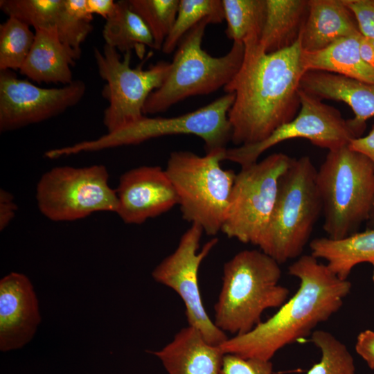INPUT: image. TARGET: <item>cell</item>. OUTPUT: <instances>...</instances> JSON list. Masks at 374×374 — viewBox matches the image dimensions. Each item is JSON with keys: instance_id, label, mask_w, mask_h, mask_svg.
Masks as SVG:
<instances>
[{"instance_id": "1", "label": "cell", "mask_w": 374, "mask_h": 374, "mask_svg": "<svg viewBox=\"0 0 374 374\" xmlns=\"http://www.w3.org/2000/svg\"><path fill=\"white\" fill-rule=\"evenodd\" d=\"M301 54L300 37L290 47L270 53L259 42L244 44L242 65L223 88L226 93L235 94L228 113L235 145L260 142L296 117L305 72Z\"/></svg>"}, {"instance_id": "2", "label": "cell", "mask_w": 374, "mask_h": 374, "mask_svg": "<svg viewBox=\"0 0 374 374\" xmlns=\"http://www.w3.org/2000/svg\"><path fill=\"white\" fill-rule=\"evenodd\" d=\"M299 287L271 317L244 335L220 345L224 353L271 361L285 346L312 334L317 326L339 311L351 283L335 275L312 255L301 256L288 267Z\"/></svg>"}, {"instance_id": "3", "label": "cell", "mask_w": 374, "mask_h": 374, "mask_svg": "<svg viewBox=\"0 0 374 374\" xmlns=\"http://www.w3.org/2000/svg\"><path fill=\"white\" fill-rule=\"evenodd\" d=\"M280 264L260 249L235 254L223 267L222 283L214 305L215 326L233 336L251 331L263 312L279 308L289 290L280 285Z\"/></svg>"}, {"instance_id": "4", "label": "cell", "mask_w": 374, "mask_h": 374, "mask_svg": "<svg viewBox=\"0 0 374 374\" xmlns=\"http://www.w3.org/2000/svg\"><path fill=\"white\" fill-rule=\"evenodd\" d=\"M327 238L341 240L367 222L374 204V166L348 145L328 150L317 170Z\"/></svg>"}, {"instance_id": "5", "label": "cell", "mask_w": 374, "mask_h": 374, "mask_svg": "<svg viewBox=\"0 0 374 374\" xmlns=\"http://www.w3.org/2000/svg\"><path fill=\"white\" fill-rule=\"evenodd\" d=\"M311 159H293L280 177L276 204L257 247L280 265L301 256L321 213Z\"/></svg>"}, {"instance_id": "6", "label": "cell", "mask_w": 374, "mask_h": 374, "mask_svg": "<svg viewBox=\"0 0 374 374\" xmlns=\"http://www.w3.org/2000/svg\"><path fill=\"white\" fill-rule=\"evenodd\" d=\"M210 24L209 19L202 21L180 40L166 80L145 103L144 115L163 112L189 97L215 92L227 85L238 73L244 59V45L233 42L224 55L211 56L202 48Z\"/></svg>"}, {"instance_id": "7", "label": "cell", "mask_w": 374, "mask_h": 374, "mask_svg": "<svg viewBox=\"0 0 374 374\" xmlns=\"http://www.w3.org/2000/svg\"><path fill=\"white\" fill-rule=\"evenodd\" d=\"M226 149L203 157L175 151L165 169L177 192L183 218L199 224L211 236L221 231L236 177L233 170L221 166Z\"/></svg>"}, {"instance_id": "8", "label": "cell", "mask_w": 374, "mask_h": 374, "mask_svg": "<svg viewBox=\"0 0 374 374\" xmlns=\"http://www.w3.org/2000/svg\"><path fill=\"white\" fill-rule=\"evenodd\" d=\"M235 94L228 93L206 106L176 117L144 116L139 121L96 139L62 147L60 154L67 157L123 145H137L152 139L177 134H192L204 142L206 153L226 149L231 139L228 113Z\"/></svg>"}, {"instance_id": "9", "label": "cell", "mask_w": 374, "mask_h": 374, "mask_svg": "<svg viewBox=\"0 0 374 374\" xmlns=\"http://www.w3.org/2000/svg\"><path fill=\"white\" fill-rule=\"evenodd\" d=\"M35 198L41 213L53 222L78 220L96 212L116 213L118 205L102 164L51 168L39 179Z\"/></svg>"}, {"instance_id": "10", "label": "cell", "mask_w": 374, "mask_h": 374, "mask_svg": "<svg viewBox=\"0 0 374 374\" xmlns=\"http://www.w3.org/2000/svg\"><path fill=\"white\" fill-rule=\"evenodd\" d=\"M293 159L278 152L241 167L222 226L223 233L240 242L258 246L273 213L280 177Z\"/></svg>"}, {"instance_id": "11", "label": "cell", "mask_w": 374, "mask_h": 374, "mask_svg": "<svg viewBox=\"0 0 374 374\" xmlns=\"http://www.w3.org/2000/svg\"><path fill=\"white\" fill-rule=\"evenodd\" d=\"M94 59L100 78L106 82L103 97L108 102L103 122L107 132L131 125L145 116L143 107L148 96L166 80L170 62L159 61L148 69L144 62L132 68V52L123 54L105 44L94 48Z\"/></svg>"}, {"instance_id": "12", "label": "cell", "mask_w": 374, "mask_h": 374, "mask_svg": "<svg viewBox=\"0 0 374 374\" xmlns=\"http://www.w3.org/2000/svg\"><path fill=\"white\" fill-rule=\"evenodd\" d=\"M203 233L199 224H191L180 238L175 250L152 270V277L179 295L185 307L188 326L197 328L208 343L220 345L229 337L215 326L206 312L198 280L200 265L218 240L211 238L199 250Z\"/></svg>"}, {"instance_id": "13", "label": "cell", "mask_w": 374, "mask_h": 374, "mask_svg": "<svg viewBox=\"0 0 374 374\" xmlns=\"http://www.w3.org/2000/svg\"><path fill=\"white\" fill-rule=\"evenodd\" d=\"M301 107L296 117L276 129L267 139L251 145L226 149L224 160L244 167L258 161L273 146L287 140L302 138L328 150L348 145L356 136L340 112L300 90Z\"/></svg>"}, {"instance_id": "14", "label": "cell", "mask_w": 374, "mask_h": 374, "mask_svg": "<svg viewBox=\"0 0 374 374\" xmlns=\"http://www.w3.org/2000/svg\"><path fill=\"white\" fill-rule=\"evenodd\" d=\"M80 80L42 88L12 71H0V132L13 131L56 116L77 105L86 93Z\"/></svg>"}, {"instance_id": "15", "label": "cell", "mask_w": 374, "mask_h": 374, "mask_svg": "<svg viewBox=\"0 0 374 374\" xmlns=\"http://www.w3.org/2000/svg\"><path fill=\"white\" fill-rule=\"evenodd\" d=\"M116 191L118 202L116 213L129 224H143L179 204L166 170L157 166H143L126 171L120 177Z\"/></svg>"}, {"instance_id": "16", "label": "cell", "mask_w": 374, "mask_h": 374, "mask_svg": "<svg viewBox=\"0 0 374 374\" xmlns=\"http://www.w3.org/2000/svg\"><path fill=\"white\" fill-rule=\"evenodd\" d=\"M42 321L39 302L28 277L12 271L0 280V350L23 348Z\"/></svg>"}, {"instance_id": "17", "label": "cell", "mask_w": 374, "mask_h": 374, "mask_svg": "<svg viewBox=\"0 0 374 374\" xmlns=\"http://www.w3.org/2000/svg\"><path fill=\"white\" fill-rule=\"evenodd\" d=\"M300 89L321 100L347 104L355 114L348 122L356 138L361 137L366 121L374 116V84L335 73L308 71L301 78Z\"/></svg>"}, {"instance_id": "18", "label": "cell", "mask_w": 374, "mask_h": 374, "mask_svg": "<svg viewBox=\"0 0 374 374\" xmlns=\"http://www.w3.org/2000/svg\"><path fill=\"white\" fill-rule=\"evenodd\" d=\"M152 353L167 374H220L225 355L220 345L208 343L197 328L188 325Z\"/></svg>"}, {"instance_id": "19", "label": "cell", "mask_w": 374, "mask_h": 374, "mask_svg": "<svg viewBox=\"0 0 374 374\" xmlns=\"http://www.w3.org/2000/svg\"><path fill=\"white\" fill-rule=\"evenodd\" d=\"M360 35L355 15L345 0H308L300 34L303 51H317L341 38Z\"/></svg>"}, {"instance_id": "20", "label": "cell", "mask_w": 374, "mask_h": 374, "mask_svg": "<svg viewBox=\"0 0 374 374\" xmlns=\"http://www.w3.org/2000/svg\"><path fill=\"white\" fill-rule=\"evenodd\" d=\"M35 34L19 73L37 83H71V67L80 57L62 42L55 27L35 29Z\"/></svg>"}, {"instance_id": "21", "label": "cell", "mask_w": 374, "mask_h": 374, "mask_svg": "<svg viewBox=\"0 0 374 374\" xmlns=\"http://www.w3.org/2000/svg\"><path fill=\"white\" fill-rule=\"evenodd\" d=\"M362 35L341 38L326 48L314 52L302 51L305 71H320L374 84V68L362 58L359 49Z\"/></svg>"}, {"instance_id": "22", "label": "cell", "mask_w": 374, "mask_h": 374, "mask_svg": "<svg viewBox=\"0 0 374 374\" xmlns=\"http://www.w3.org/2000/svg\"><path fill=\"white\" fill-rule=\"evenodd\" d=\"M311 255L327 261L339 278L347 280L358 264L374 262V229L356 232L341 240L318 238L310 243Z\"/></svg>"}, {"instance_id": "23", "label": "cell", "mask_w": 374, "mask_h": 374, "mask_svg": "<svg viewBox=\"0 0 374 374\" xmlns=\"http://www.w3.org/2000/svg\"><path fill=\"white\" fill-rule=\"evenodd\" d=\"M308 0H266V16L259 44L268 53L294 45L300 37Z\"/></svg>"}, {"instance_id": "24", "label": "cell", "mask_w": 374, "mask_h": 374, "mask_svg": "<svg viewBox=\"0 0 374 374\" xmlns=\"http://www.w3.org/2000/svg\"><path fill=\"white\" fill-rule=\"evenodd\" d=\"M106 45L125 53L135 51L143 59L146 47L154 48L152 35L143 19L130 8L127 0L116 1L114 13L103 29Z\"/></svg>"}, {"instance_id": "25", "label": "cell", "mask_w": 374, "mask_h": 374, "mask_svg": "<svg viewBox=\"0 0 374 374\" xmlns=\"http://www.w3.org/2000/svg\"><path fill=\"white\" fill-rule=\"evenodd\" d=\"M227 27L233 42H259L266 16V0H222Z\"/></svg>"}, {"instance_id": "26", "label": "cell", "mask_w": 374, "mask_h": 374, "mask_svg": "<svg viewBox=\"0 0 374 374\" xmlns=\"http://www.w3.org/2000/svg\"><path fill=\"white\" fill-rule=\"evenodd\" d=\"M204 19L212 24L224 20L222 0H179L175 21L161 48L163 53L170 54L175 51L182 37Z\"/></svg>"}, {"instance_id": "27", "label": "cell", "mask_w": 374, "mask_h": 374, "mask_svg": "<svg viewBox=\"0 0 374 374\" xmlns=\"http://www.w3.org/2000/svg\"><path fill=\"white\" fill-rule=\"evenodd\" d=\"M35 35L28 25L14 17H9L0 24V71L20 70Z\"/></svg>"}, {"instance_id": "28", "label": "cell", "mask_w": 374, "mask_h": 374, "mask_svg": "<svg viewBox=\"0 0 374 374\" xmlns=\"http://www.w3.org/2000/svg\"><path fill=\"white\" fill-rule=\"evenodd\" d=\"M92 20L86 0H63L55 28L62 42L79 57L82 44L93 30Z\"/></svg>"}, {"instance_id": "29", "label": "cell", "mask_w": 374, "mask_h": 374, "mask_svg": "<svg viewBox=\"0 0 374 374\" xmlns=\"http://www.w3.org/2000/svg\"><path fill=\"white\" fill-rule=\"evenodd\" d=\"M311 341L321 354L306 374H355L354 359L346 345L328 331L317 330Z\"/></svg>"}, {"instance_id": "30", "label": "cell", "mask_w": 374, "mask_h": 374, "mask_svg": "<svg viewBox=\"0 0 374 374\" xmlns=\"http://www.w3.org/2000/svg\"><path fill=\"white\" fill-rule=\"evenodd\" d=\"M148 27L154 43L161 50L176 19L179 0H127Z\"/></svg>"}, {"instance_id": "31", "label": "cell", "mask_w": 374, "mask_h": 374, "mask_svg": "<svg viewBox=\"0 0 374 374\" xmlns=\"http://www.w3.org/2000/svg\"><path fill=\"white\" fill-rule=\"evenodd\" d=\"M63 0H1L0 9L33 28L55 27Z\"/></svg>"}, {"instance_id": "32", "label": "cell", "mask_w": 374, "mask_h": 374, "mask_svg": "<svg viewBox=\"0 0 374 374\" xmlns=\"http://www.w3.org/2000/svg\"><path fill=\"white\" fill-rule=\"evenodd\" d=\"M220 374H273L271 361L225 353Z\"/></svg>"}, {"instance_id": "33", "label": "cell", "mask_w": 374, "mask_h": 374, "mask_svg": "<svg viewBox=\"0 0 374 374\" xmlns=\"http://www.w3.org/2000/svg\"><path fill=\"white\" fill-rule=\"evenodd\" d=\"M363 36L374 39V0H345Z\"/></svg>"}, {"instance_id": "34", "label": "cell", "mask_w": 374, "mask_h": 374, "mask_svg": "<svg viewBox=\"0 0 374 374\" xmlns=\"http://www.w3.org/2000/svg\"><path fill=\"white\" fill-rule=\"evenodd\" d=\"M355 350L368 366L374 369V331L365 330L361 332L357 337Z\"/></svg>"}, {"instance_id": "35", "label": "cell", "mask_w": 374, "mask_h": 374, "mask_svg": "<svg viewBox=\"0 0 374 374\" xmlns=\"http://www.w3.org/2000/svg\"><path fill=\"white\" fill-rule=\"evenodd\" d=\"M17 206L13 195L8 191L0 190V230H4L14 219Z\"/></svg>"}, {"instance_id": "36", "label": "cell", "mask_w": 374, "mask_h": 374, "mask_svg": "<svg viewBox=\"0 0 374 374\" xmlns=\"http://www.w3.org/2000/svg\"><path fill=\"white\" fill-rule=\"evenodd\" d=\"M348 145L368 157L374 166V125L366 136L353 139Z\"/></svg>"}, {"instance_id": "37", "label": "cell", "mask_w": 374, "mask_h": 374, "mask_svg": "<svg viewBox=\"0 0 374 374\" xmlns=\"http://www.w3.org/2000/svg\"><path fill=\"white\" fill-rule=\"evenodd\" d=\"M86 7L91 15H98L107 19L114 13L116 2L112 0H86Z\"/></svg>"}, {"instance_id": "38", "label": "cell", "mask_w": 374, "mask_h": 374, "mask_svg": "<svg viewBox=\"0 0 374 374\" xmlns=\"http://www.w3.org/2000/svg\"><path fill=\"white\" fill-rule=\"evenodd\" d=\"M359 49L362 60L374 68V39L362 35L359 38Z\"/></svg>"}, {"instance_id": "39", "label": "cell", "mask_w": 374, "mask_h": 374, "mask_svg": "<svg viewBox=\"0 0 374 374\" xmlns=\"http://www.w3.org/2000/svg\"><path fill=\"white\" fill-rule=\"evenodd\" d=\"M367 229H374V204L367 221Z\"/></svg>"}, {"instance_id": "40", "label": "cell", "mask_w": 374, "mask_h": 374, "mask_svg": "<svg viewBox=\"0 0 374 374\" xmlns=\"http://www.w3.org/2000/svg\"><path fill=\"white\" fill-rule=\"evenodd\" d=\"M371 264H372L373 268V277L372 278H373V283H374V262H373Z\"/></svg>"}]
</instances>
